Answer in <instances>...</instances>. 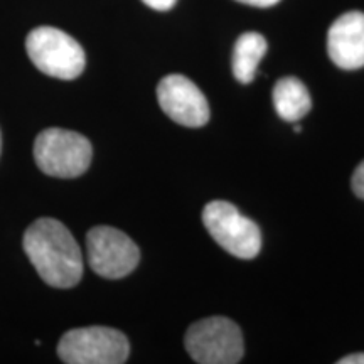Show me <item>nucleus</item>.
Listing matches in <instances>:
<instances>
[{"instance_id":"f257e3e1","label":"nucleus","mask_w":364,"mask_h":364,"mask_svg":"<svg viewBox=\"0 0 364 364\" xmlns=\"http://www.w3.org/2000/svg\"><path fill=\"white\" fill-rule=\"evenodd\" d=\"M24 252L36 272L54 289H71L83 277V255L61 221L41 218L26 230Z\"/></svg>"},{"instance_id":"f03ea898","label":"nucleus","mask_w":364,"mask_h":364,"mask_svg":"<svg viewBox=\"0 0 364 364\" xmlns=\"http://www.w3.org/2000/svg\"><path fill=\"white\" fill-rule=\"evenodd\" d=\"M93 147L78 132L46 129L34 142L36 164L44 174L59 179H75L88 171Z\"/></svg>"},{"instance_id":"7ed1b4c3","label":"nucleus","mask_w":364,"mask_h":364,"mask_svg":"<svg viewBox=\"0 0 364 364\" xmlns=\"http://www.w3.org/2000/svg\"><path fill=\"white\" fill-rule=\"evenodd\" d=\"M26 51L44 75L58 80H75L85 71L86 56L81 44L56 27H36L27 34Z\"/></svg>"},{"instance_id":"20e7f679","label":"nucleus","mask_w":364,"mask_h":364,"mask_svg":"<svg viewBox=\"0 0 364 364\" xmlns=\"http://www.w3.org/2000/svg\"><path fill=\"white\" fill-rule=\"evenodd\" d=\"M184 346L189 356L201 364H236L245 353L238 324L223 316L194 322L186 332Z\"/></svg>"},{"instance_id":"39448f33","label":"nucleus","mask_w":364,"mask_h":364,"mask_svg":"<svg viewBox=\"0 0 364 364\" xmlns=\"http://www.w3.org/2000/svg\"><path fill=\"white\" fill-rule=\"evenodd\" d=\"M58 354L68 364H122L129 359L130 344L125 334L112 327H80L63 336Z\"/></svg>"},{"instance_id":"423d86ee","label":"nucleus","mask_w":364,"mask_h":364,"mask_svg":"<svg viewBox=\"0 0 364 364\" xmlns=\"http://www.w3.org/2000/svg\"><path fill=\"white\" fill-rule=\"evenodd\" d=\"M203 223L221 248L241 260H253L262 250V231L238 208L226 201H211L203 209Z\"/></svg>"},{"instance_id":"0eeeda50","label":"nucleus","mask_w":364,"mask_h":364,"mask_svg":"<svg viewBox=\"0 0 364 364\" xmlns=\"http://www.w3.org/2000/svg\"><path fill=\"white\" fill-rule=\"evenodd\" d=\"M86 253L91 270L103 279H124L136 268L140 250L130 236L112 226H97L86 236Z\"/></svg>"},{"instance_id":"6e6552de","label":"nucleus","mask_w":364,"mask_h":364,"mask_svg":"<svg viewBox=\"0 0 364 364\" xmlns=\"http://www.w3.org/2000/svg\"><path fill=\"white\" fill-rule=\"evenodd\" d=\"M157 100L171 120L189 129L209 122V105L201 90L182 75H169L157 86Z\"/></svg>"},{"instance_id":"1a4fd4ad","label":"nucleus","mask_w":364,"mask_h":364,"mask_svg":"<svg viewBox=\"0 0 364 364\" xmlns=\"http://www.w3.org/2000/svg\"><path fill=\"white\" fill-rule=\"evenodd\" d=\"M327 54L341 70L354 71L364 66L363 12H346L332 22L327 33Z\"/></svg>"},{"instance_id":"9d476101","label":"nucleus","mask_w":364,"mask_h":364,"mask_svg":"<svg viewBox=\"0 0 364 364\" xmlns=\"http://www.w3.org/2000/svg\"><path fill=\"white\" fill-rule=\"evenodd\" d=\"M273 107L280 118L287 122H299L311 112L312 98L306 85L294 76H285L273 86Z\"/></svg>"},{"instance_id":"9b49d317","label":"nucleus","mask_w":364,"mask_h":364,"mask_svg":"<svg viewBox=\"0 0 364 364\" xmlns=\"http://www.w3.org/2000/svg\"><path fill=\"white\" fill-rule=\"evenodd\" d=\"M267 39L258 33H245L236 39L233 51V75L240 83H252L257 68L267 53Z\"/></svg>"},{"instance_id":"f8f14e48","label":"nucleus","mask_w":364,"mask_h":364,"mask_svg":"<svg viewBox=\"0 0 364 364\" xmlns=\"http://www.w3.org/2000/svg\"><path fill=\"white\" fill-rule=\"evenodd\" d=\"M351 188L353 193L356 194L359 199H364V161L354 169V174L351 177Z\"/></svg>"},{"instance_id":"ddd939ff","label":"nucleus","mask_w":364,"mask_h":364,"mask_svg":"<svg viewBox=\"0 0 364 364\" xmlns=\"http://www.w3.org/2000/svg\"><path fill=\"white\" fill-rule=\"evenodd\" d=\"M142 2L154 11H169L176 6L177 0H142Z\"/></svg>"},{"instance_id":"4468645a","label":"nucleus","mask_w":364,"mask_h":364,"mask_svg":"<svg viewBox=\"0 0 364 364\" xmlns=\"http://www.w3.org/2000/svg\"><path fill=\"white\" fill-rule=\"evenodd\" d=\"M338 364H364V353H354L341 358Z\"/></svg>"},{"instance_id":"2eb2a0df","label":"nucleus","mask_w":364,"mask_h":364,"mask_svg":"<svg viewBox=\"0 0 364 364\" xmlns=\"http://www.w3.org/2000/svg\"><path fill=\"white\" fill-rule=\"evenodd\" d=\"M236 2L247 4V6H253V7H272L275 4H279L280 0H236Z\"/></svg>"},{"instance_id":"dca6fc26","label":"nucleus","mask_w":364,"mask_h":364,"mask_svg":"<svg viewBox=\"0 0 364 364\" xmlns=\"http://www.w3.org/2000/svg\"><path fill=\"white\" fill-rule=\"evenodd\" d=\"M0 154H2V134H0Z\"/></svg>"}]
</instances>
